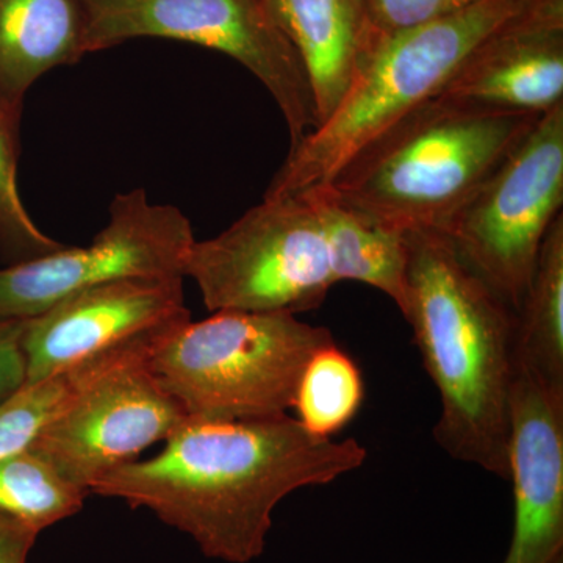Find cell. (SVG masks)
Instances as JSON below:
<instances>
[{"label": "cell", "instance_id": "23", "mask_svg": "<svg viewBox=\"0 0 563 563\" xmlns=\"http://www.w3.org/2000/svg\"><path fill=\"white\" fill-rule=\"evenodd\" d=\"M27 320L0 321V404L27 385V361L22 350Z\"/></svg>", "mask_w": 563, "mask_h": 563}, {"label": "cell", "instance_id": "20", "mask_svg": "<svg viewBox=\"0 0 563 563\" xmlns=\"http://www.w3.org/2000/svg\"><path fill=\"white\" fill-rule=\"evenodd\" d=\"M18 161L20 124L0 113V252L11 265L65 247L41 231L25 209L18 185Z\"/></svg>", "mask_w": 563, "mask_h": 563}, {"label": "cell", "instance_id": "21", "mask_svg": "<svg viewBox=\"0 0 563 563\" xmlns=\"http://www.w3.org/2000/svg\"><path fill=\"white\" fill-rule=\"evenodd\" d=\"M84 365L27 384L0 404V462L35 442L79 384Z\"/></svg>", "mask_w": 563, "mask_h": 563}, {"label": "cell", "instance_id": "12", "mask_svg": "<svg viewBox=\"0 0 563 563\" xmlns=\"http://www.w3.org/2000/svg\"><path fill=\"white\" fill-rule=\"evenodd\" d=\"M507 479L514 532L501 563L563 559V391L517 365L509 399Z\"/></svg>", "mask_w": 563, "mask_h": 563}, {"label": "cell", "instance_id": "10", "mask_svg": "<svg viewBox=\"0 0 563 563\" xmlns=\"http://www.w3.org/2000/svg\"><path fill=\"white\" fill-rule=\"evenodd\" d=\"M196 242L177 207L152 203L143 188L117 195L90 246L62 250L0 269V321L31 320L73 292L128 277H184Z\"/></svg>", "mask_w": 563, "mask_h": 563}, {"label": "cell", "instance_id": "4", "mask_svg": "<svg viewBox=\"0 0 563 563\" xmlns=\"http://www.w3.org/2000/svg\"><path fill=\"white\" fill-rule=\"evenodd\" d=\"M542 0H479L380 35L328 120L290 147L265 196L328 184L366 144L440 96L481 44Z\"/></svg>", "mask_w": 563, "mask_h": 563}, {"label": "cell", "instance_id": "17", "mask_svg": "<svg viewBox=\"0 0 563 563\" xmlns=\"http://www.w3.org/2000/svg\"><path fill=\"white\" fill-rule=\"evenodd\" d=\"M517 365L563 391V214L544 236L517 312Z\"/></svg>", "mask_w": 563, "mask_h": 563}, {"label": "cell", "instance_id": "2", "mask_svg": "<svg viewBox=\"0 0 563 563\" xmlns=\"http://www.w3.org/2000/svg\"><path fill=\"white\" fill-rule=\"evenodd\" d=\"M404 243L401 313L442 406L433 439L455 461L507 479L517 314L443 233H406Z\"/></svg>", "mask_w": 563, "mask_h": 563}, {"label": "cell", "instance_id": "5", "mask_svg": "<svg viewBox=\"0 0 563 563\" xmlns=\"http://www.w3.org/2000/svg\"><path fill=\"white\" fill-rule=\"evenodd\" d=\"M332 343L328 328L298 314L220 310L165 329L150 366L187 417L257 420L292 409L307 363Z\"/></svg>", "mask_w": 563, "mask_h": 563}, {"label": "cell", "instance_id": "15", "mask_svg": "<svg viewBox=\"0 0 563 563\" xmlns=\"http://www.w3.org/2000/svg\"><path fill=\"white\" fill-rule=\"evenodd\" d=\"M84 57L77 0H0V113L11 121L40 77Z\"/></svg>", "mask_w": 563, "mask_h": 563}, {"label": "cell", "instance_id": "16", "mask_svg": "<svg viewBox=\"0 0 563 563\" xmlns=\"http://www.w3.org/2000/svg\"><path fill=\"white\" fill-rule=\"evenodd\" d=\"M313 190L320 202L339 284L350 280L376 288L402 312L407 268L404 235L347 209L322 185Z\"/></svg>", "mask_w": 563, "mask_h": 563}, {"label": "cell", "instance_id": "1", "mask_svg": "<svg viewBox=\"0 0 563 563\" xmlns=\"http://www.w3.org/2000/svg\"><path fill=\"white\" fill-rule=\"evenodd\" d=\"M162 453L103 474L90 493L151 510L207 558L250 563L265 551L288 495L361 468L357 440L314 435L290 415L213 421L187 417Z\"/></svg>", "mask_w": 563, "mask_h": 563}, {"label": "cell", "instance_id": "7", "mask_svg": "<svg viewBox=\"0 0 563 563\" xmlns=\"http://www.w3.org/2000/svg\"><path fill=\"white\" fill-rule=\"evenodd\" d=\"M77 5L85 55L136 38L198 44L222 52L261 80L287 122L291 146L317 128L301 58L263 0H77Z\"/></svg>", "mask_w": 563, "mask_h": 563}, {"label": "cell", "instance_id": "24", "mask_svg": "<svg viewBox=\"0 0 563 563\" xmlns=\"http://www.w3.org/2000/svg\"><path fill=\"white\" fill-rule=\"evenodd\" d=\"M40 533L0 514V563H27Z\"/></svg>", "mask_w": 563, "mask_h": 563}, {"label": "cell", "instance_id": "22", "mask_svg": "<svg viewBox=\"0 0 563 563\" xmlns=\"http://www.w3.org/2000/svg\"><path fill=\"white\" fill-rule=\"evenodd\" d=\"M479 0H368L379 35L402 31L466 9Z\"/></svg>", "mask_w": 563, "mask_h": 563}, {"label": "cell", "instance_id": "18", "mask_svg": "<svg viewBox=\"0 0 563 563\" xmlns=\"http://www.w3.org/2000/svg\"><path fill=\"white\" fill-rule=\"evenodd\" d=\"M88 495L31 446L0 462V514L32 531L79 514Z\"/></svg>", "mask_w": 563, "mask_h": 563}, {"label": "cell", "instance_id": "8", "mask_svg": "<svg viewBox=\"0 0 563 563\" xmlns=\"http://www.w3.org/2000/svg\"><path fill=\"white\" fill-rule=\"evenodd\" d=\"M563 206V103L537 120L442 232L515 314Z\"/></svg>", "mask_w": 563, "mask_h": 563}, {"label": "cell", "instance_id": "6", "mask_svg": "<svg viewBox=\"0 0 563 563\" xmlns=\"http://www.w3.org/2000/svg\"><path fill=\"white\" fill-rule=\"evenodd\" d=\"M184 277L210 312L318 309L339 279L317 192L265 196L220 235L196 240Z\"/></svg>", "mask_w": 563, "mask_h": 563}, {"label": "cell", "instance_id": "9", "mask_svg": "<svg viewBox=\"0 0 563 563\" xmlns=\"http://www.w3.org/2000/svg\"><path fill=\"white\" fill-rule=\"evenodd\" d=\"M162 332L84 363L68 401L31 444L85 492L187 420L150 366L152 343Z\"/></svg>", "mask_w": 563, "mask_h": 563}, {"label": "cell", "instance_id": "14", "mask_svg": "<svg viewBox=\"0 0 563 563\" xmlns=\"http://www.w3.org/2000/svg\"><path fill=\"white\" fill-rule=\"evenodd\" d=\"M301 58L312 88L317 125L331 117L379 32L368 0H263Z\"/></svg>", "mask_w": 563, "mask_h": 563}, {"label": "cell", "instance_id": "3", "mask_svg": "<svg viewBox=\"0 0 563 563\" xmlns=\"http://www.w3.org/2000/svg\"><path fill=\"white\" fill-rule=\"evenodd\" d=\"M540 117L437 96L366 144L322 187L387 231L442 233Z\"/></svg>", "mask_w": 563, "mask_h": 563}, {"label": "cell", "instance_id": "19", "mask_svg": "<svg viewBox=\"0 0 563 563\" xmlns=\"http://www.w3.org/2000/svg\"><path fill=\"white\" fill-rule=\"evenodd\" d=\"M363 396L361 368L335 342L322 347L307 363L292 410L307 431L332 439L354 420Z\"/></svg>", "mask_w": 563, "mask_h": 563}, {"label": "cell", "instance_id": "11", "mask_svg": "<svg viewBox=\"0 0 563 563\" xmlns=\"http://www.w3.org/2000/svg\"><path fill=\"white\" fill-rule=\"evenodd\" d=\"M184 277H128L66 296L22 335L27 384L70 372L188 320Z\"/></svg>", "mask_w": 563, "mask_h": 563}, {"label": "cell", "instance_id": "13", "mask_svg": "<svg viewBox=\"0 0 563 563\" xmlns=\"http://www.w3.org/2000/svg\"><path fill=\"white\" fill-rule=\"evenodd\" d=\"M440 96L544 114L563 103V0H542L492 35Z\"/></svg>", "mask_w": 563, "mask_h": 563}]
</instances>
